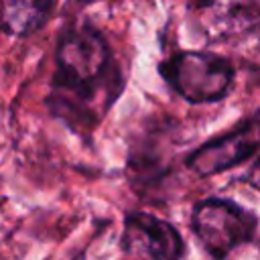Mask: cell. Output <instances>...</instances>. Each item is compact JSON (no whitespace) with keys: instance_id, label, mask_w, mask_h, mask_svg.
<instances>
[{"instance_id":"2","label":"cell","mask_w":260,"mask_h":260,"mask_svg":"<svg viewBox=\"0 0 260 260\" xmlns=\"http://www.w3.org/2000/svg\"><path fill=\"white\" fill-rule=\"evenodd\" d=\"M167 85L191 104L219 102L234 81L230 59L211 51H179L158 65Z\"/></svg>"},{"instance_id":"1","label":"cell","mask_w":260,"mask_h":260,"mask_svg":"<svg viewBox=\"0 0 260 260\" xmlns=\"http://www.w3.org/2000/svg\"><path fill=\"white\" fill-rule=\"evenodd\" d=\"M49 104L73 128H93L124 87L104 35L89 24L61 32Z\"/></svg>"},{"instance_id":"6","label":"cell","mask_w":260,"mask_h":260,"mask_svg":"<svg viewBox=\"0 0 260 260\" xmlns=\"http://www.w3.org/2000/svg\"><path fill=\"white\" fill-rule=\"evenodd\" d=\"M195 14L211 41L242 39L260 28V0H195Z\"/></svg>"},{"instance_id":"8","label":"cell","mask_w":260,"mask_h":260,"mask_svg":"<svg viewBox=\"0 0 260 260\" xmlns=\"http://www.w3.org/2000/svg\"><path fill=\"white\" fill-rule=\"evenodd\" d=\"M246 181H248L256 191H260V156H258V158H256V162L250 167Z\"/></svg>"},{"instance_id":"7","label":"cell","mask_w":260,"mask_h":260,"mask_svg":"<svg viewBox=\"0 0 260 260\" xmlns=\"http://www.w3.org/2000/svg\"><path fill=\"white\" fill-rule=\"evenodd\" d=\"M57 0H0V28L12 37H28L51 18Z\"/></svg>"},{"instance_id":"9","label":"cell","mask_w":260,"mask_h":260,"mask_svg":"<svg viewBox=\"0 0 260 260\" xmlns=\"http://www.w3.org/2000/svg\"><path fill=\"white\" fill-rule=\"evenodd\" d=\"M79 2H93V0H79Z\"/></svg>"},{"instance_id":"5","label":"cell","mask_w":260,"mask_h":260,"mask_svg":"<svg viewBox=\"0 0 260 260\" xmlns=\"http://www.w3.org/2000/svg\"><path fill=\"white\" fill-rule=\"evenodd\" d=\"M122 250L132 260H179L183 240L169 221L150 213H132L124 221Z\"/></svg>"},{"instance_id":"4","label":"cell","mask_w":260,"mask_h":260,"mask_svg":"<svg viewBox=\"0 0 260 260\" xmlns=\"http://www.w3.org/2000/svg\"><path fill=\"white\" fill-rule=\"evenodd\" d=\"M260 146V122L246 120L238 128L207 140L187 158V167L199 177L215 175L246 160Z\"/></svg>"},{"instance_id":"3","label":"cell","mask_w":260,"mask_h":260,"mask_svg":"<svg viewBox=\"0 0 260 260\" xmlns=\"http://www.w3.org/2000/svg\"><path fill=\"white\" fill-rule=\"evenodd\" d=\"M191 225L203 248L211 256L223 258L234 248L252 240L258 221L252 211L234 201L205 199L195 205Z\"/></svg>"}]
</instances>
